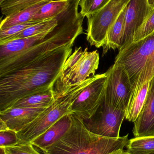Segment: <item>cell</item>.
<instances>
[{"instance_id": "obj_29", "label": "cell", "mask_w": 154, "mask_h": 154, "mask_svg": "<svg viewBox=\"0 0 154 154\" xmlns=\"http://www.w3.org/2000/svg\"><path fill=\"white\" fill-rule=\"evenodd\" d=\"M147 2L151 8H154V0H147Z\"/></svg>"}, {"instance_id": "obj_31", "label": "cell", "mask_w": 154, "mask_h": 154, "mask_svg": "<svg viewBox=\"0 0 154 154\" xmlns=\"http://www.w3.org/2000/svg\"><path fill=\"white\" fill-rule=\"evenodd\" d=\"M4 0H0V3L2 2Z\"/></svg>"}, {"instance_id": "obj_20", "label": "cell", "mask_w": 154, "mask_h": 154, "mask_svg": "<svg viewBox=\"0 0 154 154\" xmlns=\"http://www.w3.org/2000/svg\"><path fill=\"white\" fill-rule=\"evenodd\" d=\"M59 14L53 18L47 19L45 20L37 23L36 24L29 27L14 37L10 41L14 40L35 36L39 33L51 30L58 25Z\"/></svg>"}, {"instance_id": "obj_25", "label": "cell", "mask_w": 154, "mask_h": 154, "mask_svg": "<svg viewBox=\"0 0 154 154\" xmlns=\"http://www.w3.org/2000/svg\"><path fill=\"white\" fill-rule=\"evenodd\" d=\"M20 140L17 132L9 129L0 131V147H11L19 144Z\"/></svg>"}, {"instance_id": "obj_30", "label": "cell", "mask_w": 154, "mask_h": 154, "mask_svg": "<svg viewBox=\"0 0 154 154\" xmlns=\"http://www.w3.org/2000/svg\"><path fill=\"white\" fill-rule=\"evenodd\" d=\"M0 154H6L4 148L0 147Z\"/></svg>"}, {"instance_id": "obj_12", "label": "cell", "mask_w": 154, "mask_h": 154, "mask_svg": "<svg viewBox=\"0 0 154 154\" xmlns=\"http://www.w3.org/2000/svg\"><path fill=\"white\" fill-rule=\"evenodd\" d=\"M46 108H11L0 112V119L6 124L9 129L18 133L33 122Z\"/></svg>"}, {"instance_id": "obj_14", "label": "cell", "mask_w": 154, "mask_h": 154, "mask_svg": "<svg viewBox=\"0 0 154 154\" xmlns=\"http://www.w3.org/2000/svg\"><path fill=\"white\" fill-rule=\"evenodd\" d=\"M125 12L126 7L108 30L106 44L103 48V54L106 53L109 50L120 49L124 30Z\"/></svg>"}, {"instance_id": "obj_5", "label": "cell", "mask_w": 154, "mask_h": 154, "mask_svg": "<svg viewBox=\"0 0 154 154\" xmlns=\"http://www.w3.org/2000/svg\"><path fill=\"white\" fill-rule=\"evenodd\" d=\"M130 0H110L100 10L87 16L86 39L91 46L104 48L108 32Z\"/></svg>"}, {"instance_id": "obj_3", "label": "cell", "mask_w": 154, "mask_h": 154, "mask_svg": "<svg viewBox=\"0 0 154 154\" xmlns=\"http://www.w3.org/2000/svg\"><path fill=\"white\" fill-rule=\"evenodd\" d=\"M128 134L109 138L89 131L83 121L73 114L72 125L66 134L43 154H111L124 149L128 143Z\"/></svg>"}, {"instance_id": "obj_9", "label": "cell", "mask_w": 154, "mask_h": 154, "mask_svg": "<svg viewBox=\"0 0 154 154\" xmlns=\"http://www.w3.org/2000/svg\"><path fill=\"white\" fill-rule=\"evenodd\" d=\"M107 78V72L97 75L72 105V113L82 121L89 119L98 108L104 95Z\"/></svg>"}, {"instance_id": "obj_22", "label": "cell", "mask_w": 154, "mask_h": 154, "mask_svg": "<svg viewBox=\"0 0 154 154\" xmlns=\"http://www.w3.org/2000/svg\"><path fill=\"white\" fill-rule=\"evenodd\" d=\"M37 23L38 22H30L14 25L3 29H0V45L9 42L14 37Z\"/></svg>"}, {"instance_id": "obj_23", "label": "cell", "mask_w": 154, "mask_h": 154, "mask_svg": "<svg viewBox=\"0 0 154 154\" xmlns=\"http://www.w3.org/2000/svg\"><path fill=\"white\" fill-rule=\"evenodd\" d=\"M110 0H80L79 6L84 17L92 14L103 8Z\"/></svg>"}, {"instance_id": "obj_7", "label": "cell", "mask_w": 154, "mask_h": 154, "mask_svg": "<svg viewBox=\"0 0 154 154\" xmlns=\"http://www.w3.org/2000/svg\"><path fill=\"white\" fill-rule=\"evenodd\" d=\"M99 54L97 51H89L86 48H76L66 60L61 75L67 83L74 84L87 79L91 75H95L99 65Z\"/></svg>"}, {"instance_id": "obj_21", "label": "cell", "mask_w": 154, "mask_h": 154, "mask_svg": "<svg viewBox=\"0 0 154 154\" xmlns=\"http://www.w3.org/2000/svg\"><path fill=\"white\" fill-rule=\"evenodd\" d=\"M51 1L53 0H4L0 3V7L2 14L5 17L42 2Z\"/></svg>"}, {"instance_id": "obj_26", "label": "cell", "mask_w": 154, "mask_h": 154, "mask_svg": "<svg viewBox=\"0 0 154 154\" xmlns=\"http://www.w3.org/2000/svg\"><path fill=\"white\" fill-rule=\"evenodd\" d=\"M4 148L6 154H41L36 151L30 143L18 144Z\"/></svg>"}, {"instance_id": "obj_2", "label": "cell", "mask_w": 154, "mask_h": 154, "mask_svg": "<svg viewBox=\"0 0 154 154\" xmlns=\"http://www.w3.org/2000/svg\"><path fill=\"white\" fill-rule=\"evenodd\" d=\"M72 47L60 48L43 57L0 77V112L26 97L46 91L61 75Z\"/></svg>"}, {"instance_id": "obj_24", "label": "cell", "mask_w": 154, "mask_h": 154, "mask_svg": "<svg viewBox=\"0 0 154 154\" xmlns=\"http://www.w3.org/2000/svg\"><path fill=\"white\" fill-rule=\"evenodd\" d=\"M154 31V8L146 18L143 25L136 32L134 42L138 41L145 38Z\"/></svg>"}, {"instance_id": "obj_15", "label": "cell", "mask_w": 154, "mask_h": 154, "mask_svg": "<svg viewBox=\"0 0 154 154\" xmlns=\"http://www.w3.org/2000/svg\"><path fill=\"white\" fill-rule=\"evenodd\" d=\"M53 86L49 89L26 97L16 101L11 108H48L54 101ZM9 108V109H10Z\"/></svg>"}, {"instance_id": "obj_17", "label": "cell", "mask_w": 154, "mask_h": 154, "mask_svg": "<svg viewBox=\"0 0 154 154\" xmlns=\"http://www.w3.org/2000/svg\"><path fill=\"white\" fill-rule=\"evenodd\" d=\"M150 81L145 82L138 91L131 97L125 111V119L129 122L134 123L138 117L145 101Z\"/></svg>"}, {"instance_id": "obj_4", "label": "cell", "mask_w": 154, "mask_h": 154, "mask_svg": "<svg viewBox=\"0 0 154 154\" xmlns=\"http://www.w3.org/2000/svg\"><path fill=\"white\" fill-rule=\"evenodd\" d=\"M115 64L122 66L127 73L133 97L154 76V31L119 49Z\"/></svg>"}, {"instance_id": "obj_32", "label": "cell", "mask_w": 154, "mask_h": 154, "mask_svg": "<svg viewBox=\"0 0 154 154\" xmlns=\"http://www.w3.org/2000/svg\"></svg>"}, {"instance_id": "obj_8", "label": "cell", "mask_w": 154, "mask_h": 154, "mask_svg": "<svg viewBox=\"0 0 154 154\" xmlns=\"http://www.w3.org/2000/svg\"><path fill=\"white\" fill-rule=\"evenodd\" d=\"M107 73L104 97L113 107L126 111L133 92L128 75L122 66L115 64Z\"/></svg>"}, {"instance_id": "obj_6", "label": "cell", "mask_w": 154, "mask_h": 154, "mask_svg": "<svg viewBox=\"0 0 154 154\" xmlns=\"http://www.w3.org/2000/svg\"><path fill=\"white\" fill-rule=\"evenodd\" d=\"M124 118L125 111L110 106L103 95L95 114L89 119L83 122L86 128L95 134L116 138L120 137V128Z\"/></svg>"}, {"instance_id": "obj_28", "label": "cell", "mask_w": 154, "mask_h": 154, "mask_svg": "<svg viewBox=\"0 0 154 154\" xmlns=\"http://www.w3.org/2000/svg\"><path fill=\"white\" fill-rule=\"evenodd\" d=\"M111 154H128V153L126 151H125L124 149H120V150L114 152Z\"/></svg>"}, {"instance_id": "obj_18", "label": "cell", "mask_w": 154, "mask_h": 154, "mask_svg": "<svg viewBox=\"0 0 154 154\" xmlns=\"http://www.w3.org/2000/svg\"><path fill=\"white\" fill-rule=\"evenodd\" d=\"M71 0H53L42 6L33 16L32 22L42 21L56 17L68 7Z\"/></svg>"}, {"instance_id": "obj_16", "label": "cell", "mask_w": 154, "mask_h": 154, "mask_svg": "<svg viewBox=\"0 0 154 154\" xmlns=\"http://www.w3.org/2000/svg\"><path fill=\"white\" fill-rule=\"evenodd\" d=\"M49 2L50 1L42 2L21 10L14 14L5 16L1 21L0 29H6L17 24L32 22L33 17L40 8Z\"/></svg>"}, {"instance_id": "obj_10", "label": "cell", "mask_w": 154, "mask_h": 154, "mask_svg": "<svg viewBox=\"0 0 154 154\" xmlns=\"http://www.w3.org/2000/svg\"><path fill=\"white\" fill-rule=\"evenodd\" d=\"M152 8L147 0H130L126 6L125 26L120 49L134 42L135 34L146 20Z\"/></svg>"}, {"instance_id": "obj_1", "label": "cell", "mask_w": 154, "mask_h": 154, "mask_svg": "<svg viewBox=\"0 0 154 154\" xmlns=\"http://www.w3.org/2000/svg\"><path fill=\"white\" fill-rule=\"evenodd\" d=\"M80 0H71L59 14L58 25L51 30L14 40L0 45V77L38 60L60 48L73 46L83 32L84 18L78 11Z\"/></svg>"}, {"instance_id": "obj_11", "label": "cell", "mask_w": 154, "mask_h": 154, "mask_svg": "<svg viewBox=\"0 0 154 154\" xmlns=\"http://www.w3.org/2000/svg\"><path fill=\"white\" fill-rule=\"evenodd\" d=\"M134 124L135 137L154 136V76L150 80L144 104Z\"/></svg>"}, {"instance_id": "obj_27", "label": "cell", "mask_w": 154, "mask_h": 154, "mask_svg": "<svg viewBox=\"0 0 154 154\" xmlns=\"http://www.w3.org/2000/svg\"><path fill=\"white\" fill-rule=\"evenodd\" d=\"M9 129L6 126V124L0 119V131H4V130Z\"/></svg>"}, {"instance_id": "obj_19", "label": "cell", "mask_w": 154, "mask_h": 154, "mask_svg": "<svg viewBox=\"0 0 154 154\" xmlns=\"http://www.w3.org/2000/svg\"><path fill=\"white\" fill-rule=\"evenodd\" d=\"M126 147L129 154H154V136L132 138Z\"/></svg>"}, {"instance_id": "obj_13", "label": "cell", "mask_w": 154, "mask_h": 154, "mask_svg": "<svg viewBox=\"0 0 154 154\" xmlns=\"http://www.w3.org/2000/svg\"><path fill=\"white\" fill-rule=\"evenodd\" d=\"M73 118V114L62 117L30 143L42 152L45 151L66 134L72 125Z\"/></svg>"}]
</instances>
